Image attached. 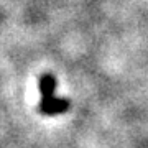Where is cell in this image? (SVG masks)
<instances>
[{"label":"cell","instance_id":"6da1fadb","mask_svg":"<svg viewBox=\"0 0 148 148\" xmlns=\"http://www.w3.org/2000/svg\"><path fill=\"white\" fill-rule=\"evenodd\" d=\"M41 89V112L45 115H58L69 109V102L56 95V79L53 74H45L40 82Z\"/></svg>","mask_w":148,"mask_h":148}]
</instances>
